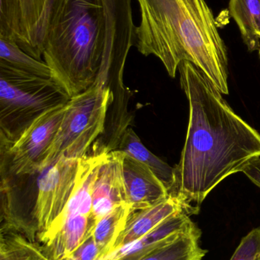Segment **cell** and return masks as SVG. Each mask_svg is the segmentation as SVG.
I'll list each match as a JSON object with an SVG mask.
<instances>
[{
	"instance_id": "obj_21",
	"label": "cell",
	"mask_w": 260,
	"mask_h": 260,
	"mask_svg": "<svg viewBox=\"0 0 260 260\" xmlns=\"http://www.w3.org/2000/svg\"><path fill=\"white\" fill-rule=\"evenodd\" d=\"M105 256L93 236L87 238L76 250L64 260H101Z\"/></svg>"
},
{
	"instance_id": "obj_5",
	"label": "cell",
	"mask_w": 260,
	"mask_h": 260,
	"mask_svg": "<svg viewBox=\"0 0 260 260\" xmlns=\"http://www.w3.org/2000/svg\"><path fill=\"white\" fill-rule=\"evenodd\" d=\"M108 78L99 76L93 86L71 98L41 171L56 157L81 159L87 155L94 141L105 129L112 94L107 86Z\"/></svg>"
},
{
	"instance_id": "obj_7",
	"label": "cell",
	"mask_w": 260,
	"mask_h": 260,
	"mask_svg": "<svg viewBox=\"0 0 260 260\" xmlns=\"http://www.w3.org/2000/svg\"><path fill=\"white\" fill-rule=\"evenodd\" d=\"M95 226L92 216L61 212L38 241L49 259L64 260L92 236Z\"/></svg>"
},
{
	"instance_id": "obj_12",
	"label": "cell",
	"mask_w": 260,
	"mask_h": 260,
	"mask_svg": "<svg viewBox=\"0 0 260 260\" xmlns=\"http://www.w3.org/2000/svg\"><path fill=\"white\" fill-rule=\"evenodd\" d=\"M201 236V230L183 234L163 245L119 260H203L208 250L200 246Z\"/></svg>"
},
{
	"instance_id": "obj_3",
	"label": "cell",
	"mask_w": 260,
	"mask_h": 260,
	"mask_svg": "<svg viewBox=\"0 0 260 260\" xmlns=\"http://www.w3.org/2000/svg\"><path fill=\"white\" fill-rule=\"evenodd\" d=\"M101 0H52L43 41V58L53 79L70 98L93 86L105 52Z\"/></svg>"
},
{
	"instance_id": "obj_2",
	"label": "cell",
	"mask_w": 260,
	"mask_h": 260,
	"mask_svg": "<svg viewBox=\"0 0 260 260\" xmlns=\"http://www.w3.org/2000/svg\"><path fill=\"white\" fill-rule=\"evenodd\" d=\"M137 1L141 15L136 28L138 51L159 58L172 78L189 61L221 94H228L227 50L206 0Z\"/></svg>"
},
{
	"instance_id": "obj_16",
	"label": "cell",
	"mask_w": 260,
	"mask_h": 260,
	"mask_svg": "<svg viewBox=\"0 0 260 260\" xmlns=\"http://www.w3.org/2000/svg\"><path fill=\"white\" fill-rule=\"evenodd\" d=\"M0 38L15 41L32 56L21 0H0Z\"/></svg>"
},
{
	"instance_id": "obj_19",
	"label": "cell",
	"mask_w": 260,
	"mask_h": 260,
	"mask_svg": "<svg viewBox=\"0 0 260 260\" xmlns=\"http://www.w3.org/2000/svg\"><path fill=\"white\" fill-rule=\"evenodd\" d=\"M42 247L20 234L1 231L0 260H38Z\"/></svg>"
},
{
	"instance_id": "obj_11",
	"label": "cell",
	"mask_w": 260,
	"mask_h": 260,
	"mask_svg": "<svg viewBox=\"0 0 260 260\" xmlns=\"http://www.w3.org/2000/svg\"><path fill=\"white\" fill-rule=\"evenodd\" d=\"M183 211L184 209L180 202L176 197L169 196L151 207L131 212L111 251L140 239L166 218Z\"/></svg>"
},
{
	"instance_id": "obj_24",
	"label": "cell",
	"mask_w": 260,
	"mask_h": 260,
	"mask_svg": "<svg viewBox=\"0 0 260 260\" xmlns=\"http://www.w3.org/2000/svg\"><path fill=\"white\" fill-rule=\"evenodd\" d=\"M257 260H260V255H259V257H258V259Z\"/></svg>"
},
{
	"instance_id": "obj_1",
	"label": "cell",
	"mask_w": 260,
	"mask_h": 260,
	"mask_svg": "<svg viewBox=\"0 0 260 260\" xmlns=\"http://www.w3.org/2000/svg\"><path fill=\"white\" fill-rule=\"evenodd\" d=\"M179 68L189 121L170 196L192 215L215 186L260 157V134L235 114L193 63L184 61Z\"/></svg>"
},
{
	"instance_id": "obj_18",
	"label": "cell",
	"mask_w": 260,
	"mask_h": 260,
	"mask_svg": "<svg viewBox=\"0 0 260 260\" xmlns=\"http://www.w3.org/2000/svg\"><path fill=\"white\" fill-rule=\"evenodd\" d=\"M131 212V208L128 205H122L96 223L92 236L103 250L104 256L112 250L116 240L125 228Z\"/></svg>"
},
{
	"instance_id": "obj_13",
	"label": "cell",
	"mask_w": 260,
	"mask_h": 260,
	"mask_svg": "<svg viewBox=\"0 0 260 260\" xmlns=\"http://www.w3.org/2000/svg\"><path fill=\"white\" fill-rule=\"evenodd\" d=\"M118 150L149 167L164 183L170 195L175 184V169L151 152L132 128L123 130Z\"/></svg>"
},
{
	"instance_id": "obj_6",
	"label": "cell",
	"mask_w": 260,
	"mask_h": 260,
	"mask_svg": "<svg viewBox=\"0 0 260 260\" xmlns=\"http://www.w3.org/2000/svg\"><path fill=\"white\" fill-rule=\"evenodd\" d=\"M67 105L56 107L35 120L16 140L1 145V181L41 172Z\"/></svg>"
},
{
	"instance_id": "obj_15",
	"label": "cell",
	"mask_w": 260,
	"mask_h": 260,
	"mask_svg": "<svg viewBox=\"0 0 260 260\" xmlns=\"http://www.w3.org/2000/svg\"><path fill=\"white\" fill-rule=\"evenodd\" d=\"M32 56L41 60L43 41L52 0H21Z\"/></svg>"
},
{
	"instance_id": "obj_4",
	"label": "cell",
	"mask_w": 260,
	"mask_h": 260,
	"mask_svg": "<svg viewBox=\"0 0 260 260\" xmlns=\"http://www.w3.org/2000/svg\"><path fill=\"white\" fill-rule=\"evenodd\" d=\"M71 98L53 79L40 77L0 64V142L16 140L47 111Z\"/></svg>"
},
{
	"instance_id": "obj_20",
	"label": "cell",
	"mask_w": 260,
	"mask_h": 260,
	"mask_svg": "<svg viewBox=\"0 0 260 260\" xmlns=\"http://www.w3.org/2000/svg\"><path fill=\"white\" fill-rule=\"evenodd\" d=\"M260 255V228L242 238L230 260H257Z\"/></svg>"
},
{
	"instance_id": "obj_22",
	"label": "cell",
	"mask_w": 260,
	"mask_h": 260,
	"mask_svg": "<svg viewBox=\"0 0 260 260\" xmlns=\"http://www.w3.org/2000/svg\"><path fill=\"white\" fill-rule=\"evenodd\" d=\"M244 173L255 185L260 187V157L254 159L243 169Z\"/></svg>"
},
{
	"instance_id": "obj_10",
	"label": "cell",
	"mask_w": 260,
	"mask_h": 260,
	"mask_svg": "<svg viewBox=\"0 0 260 260\" xmlns=\"http://www.w3.org/2000/svg\"><path fill=\"white\" fill-rule=\"evenodd\" d=\"M200 230L184 211L166 218L157 228L128 245L113 250L101 260H119L136 253L151 250L178 238L183 234Z\"/></svg>"
},
{
	"instance_id": "obj_8",
	"label": "cell",
	"mask_w": 260,
	"mask_h": 260,
	"mask_svg": "<svg viewBox=\"0 0 260 260\" xmlns=\"http://www.w3.org/2000/svg\"><path fill=\"white\" fill-rule=\"evenodd\" d=\"M125 154L108 150L99 168L93 189L92 218L98 221L122 205L127 204L122 165Z\"/></svg>"
},
{
	"instance_id": "obj_23",
	"label": "cell",
	"mask_w": 260,
	"mask_h": 260,
	"mask_svg": "<svg viewBox=\"0 0 260 260\" xmlns=\"http://www.w3.org/2000/svg\"><path fill=\"white\" fill-rule=\"evenodd\" d=\"M43 250V249H42ZM38 260H51L50 259H49L48 256H47V255L45 254V253H44V250H43L42 253H41V256H40L39 259Z\"/></svg>"
},
{
	"instance_id": "obj_9",
	"label": "cell",
	"mask_w": 260,
	"mask_h": 260,
	"mask_svg": "<svg viewBox=\"0 0 260 260\" xmlns=\"http://www.w3.org/2000/svg\"><path fill=\"white\" fill-rule=\"evenodd\" d=\"M122 172L126 203L131 212L151 207L170 196L149 167L125 154Z\"/></svg>"
},
{
	"instance_id": "obj_17",
	"label": "cell",
	"mask_w": 260,
	"mask_h": 260,
	"mask_svg": "<svg viewBox=\"0 0 260 260\" xmlns=\"http://www.w3.org/2000/svg\"><path fill=\"white\" fill-rule=\"evenodd\" d=\"M0 64L28 74L53 79V73L44 61L38 60L21 50L15 41L0 38Z\"/></svg>"
},
{
	"instance_id": "obj_25",
	"label": "cell",
	"mask_w": 260,
	"mask_h": 260,
	"mask_svg": "<svg viewBox=\"0 0 260 260\" xmlns=\"http://www.w3.org/2000/svg\"><path fill=\"white\" fill-rule=\"evenodd\" d=\"M259 56H260V49H259Z\"/></svg>"
},
{
	"instance_id": "obj_14",
	"label": "cell",
	"mask_w": 260,
	"mask_h": 260,
	"mask_svg": "<svg viewBox=\"0 0 260 260\" xmlns=\"http://www.w3.org/2000/svg\"><path fill=\"white\" fill-rule=\"evenodd\" d=\"M229 12L251 51L260 49V0H230Z\"/></svg>"
}]
</instances>
